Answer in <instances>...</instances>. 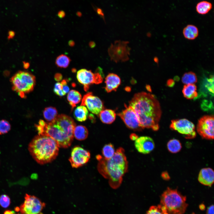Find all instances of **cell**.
<instances>
[{"instance_id": "11", "label": "cell", "mask_w": 214, "mask_h": 214, "mask_svg": "<svg viewBox=\"0 0 214 214\" xmlns=\"http://www.w3.org/2000/svg\"><path fill=\"white\" fill-rule=\"evenodd\" d=\"M90 158L89 151L81 147L76 146L72 149L69 160L73 168H77L87 163Z\"/></svg>"}, {"instance_id": "14", "label": "cell", "mask_w": 214, "mask_h": 214, "mask_svg": "<svg viewBox=\"0 0 214 214\" xmlns=\"http://www.w3.org/2000/svg\"><path fill=\"white\" fill-rule=\"evenodd\" d=\"M81 106H86L90 112L97 115L104 109L102 101L98 97L93 95L91 92H89L84 96Z\"/></svg>"}, {"instance_id": "35", "label": "cell", "mask_w": 214, "mask_h": 214, "mask_svg": "<svg viewBox=\"0 0 214 214\" xmlns=\"http://www.w3.org/2000/svg\"><path fill=\"white\" fill-rule=\"evenodd\" d=\"M62 86L61 83L57 82L55 84L53 91L54 93L55 94L57 91L62 90Z\"/></svg>"}, {"instance_id": "16", "label": "cell", "mask_w": 214, "mask_h": 214, "mask_svg": "<svg viewBox=\"0 0 214 214\" xmlns=\"http://www.w3.org/2000/svg\"><path fill=\"white\" fill-rule=\"evenodd\" d=\"M198 180L202 184L211 187L214 181V172L210 168H205L202 169L199 171Z\"/></svg>"}, {"instance_id": "31", "label": "cell", "mask_w": 214, "mask_h": 214, "mask_svg": "<svg viewBox=\"0 0 214 214\" xmlns=\"http://www.w3.org/2000/svg\"><path fill=\"white\" fill-rule=\"evenodd\" d=\"M146 214H168L165 208L161 205L150 207Z\"/></svg>"}, {"instance_id": "8", "label": "cell", "mask_w": 214, "mask_h": 214, "mask_svg": "<svg viewBox=\"0 0 214 214\" xmlns=\"http://www.w3.org/2000/svg\"><path fill=\"white\" fill-rule=\"evenodd\" d=\"M25 200L20 206L21 214H39L45 206V203L37 197L26 194Z\"/></svg>"}, {"instance_id": "43", "label": "cell", "mask_w": 214, "mask_h": 214, "mask_svg": "<svg viewBox=\"0 0 214 214\" xmlns=\"http://www.w3.org/2000/svg\"><path fill=\"white\" fill-rule=\"evenodd\" d=\"M97 12L98 14L101 16H104L103 13L102 12V10L100 8H98L97 9Z\"/></svg>"}, {"instance_id": "39", "label": "cell", "mask_w": 214, "mask_h": 214, "mask_svg": "<svg viewBox=\"0 0 214 214\" xmlns=\"http://www.w3.org/2000/svg\"><path fill=\"white\" fill-rule=\"evenodd\" d=\"M161 176L162 178L165 180H168L170 178L169 174L166 172H163Z\"/></svg>"}, {"instance_id": "40", "label": "cell", "mask_w": 214, "mask_h": 214, "mask_svg": "<svg viewBox=\"0 0 214 214\" xmlns=\"http://www.w3.org/2000/svg\"><path fill=\"white\" fill-rule=\"evenodd\" d=\"M130 139L132 140H136L138 138V136L135 133H132L130 136Z\"/></svg>"}, {"instance_id": "6", "label": "cell", "mask_w": 214, "mask_h": 214, "mask_svg": "<svg viewBox=\"0 0 214 214\" xmlns=\"http://www.w3.org/2000/svg\"><path fill=\"white\" fill-rule=\"evenodd\" d=\"M10 81L13 90L21 97L24 98L26 95L32 91L36 83L35 76L31 73L20 71L11 78Z\"/></svg>"}, {"instance_id": "30", "label": "cell", "mask_w": 214, "mask_h": 214, "mask_svg": "<svg viewBox=\"0 0 214 214\" xmlns=\"http://www.w3.org/2000/svg\"><path fill=\"white\" fill-rule=\"evenodd\" d=\"M206 89L209 93L213 96L214 94V77L211 75L209 78H204L203 82Z\"/></svg>"}, {"instance_id": "42", "label": "cell", "mask_w": 214, "mask_h": 214, "mask_svg": "<svg viewBox=\"0 0 214 214\" xmlns=\"http://www.w3.org/2000/svg\"><path fill=\"white\" fill-rule=\"evenodd\" d=\"M15 35L14 32L12 31H10L8 33V38L10 39L12 38Z\"/></svg>"}, {"instance_id": "18", "label": "cell", "mask_w": 214, "mask_h": 214, "mask_svg": "<svg viewBox=\"0 0 214 214\" xmlns=\"http://www.w3.org/2000/svg\"><path fill=\"white\" fill-rule=\"evenodd\" d=\"M101 121L104 123L110 124L115 120L116 114L111 109H106L102 111L99 114Z\"/></svg>"}, {"instance_id": "13", "label": "cell", "mask_w": 214, "mask_h": 214, "mask_svg": "<svg viewBox=\"0 0 214 214\" xmlns=\"http://www.w3.org/2000/svg\"><path fill=\"white\" fill-rule=\"evenodd\" d=\"M125 108L117 115L123 120L129 128L139 131L143 129L141 127L137 117L133 109L130 106L125 105Z\"/></svg>"}, {"instance_id": "22", "label": "cell", "mask_w": 214, "mask_h": 214, "mask_svg": "<svg viewBox=\"0 0 214 214\" xmlns=\"http://www.w3.org/2000/svg\"><path fill=\"white\" fill-rule=\"evenodd\" d=\"M88 131L86 128L83 125L75 126L74 130L73 136L77 140H84L88 137Z\"/></svg>"}, {"instance_id": "48", "label": "cell", "mask_w": 214, "mask_h": 214, "mask_svg": "<svg viewBox=\"0 0 214 214\" xmlns=\"http://www.w3.org/2000/svg\"><path fill=\"white\" fill-rule=\"evenodd\" d=\"M199 207L200 209L202 210H203V209H204L205 208V206L203 204L200 205Z\"/></svg>"}, {"instance_id": "25", "label": "cell", "mask_w": 214, "mask_h": 214, "mask_svg": "<svg viewBox=\"0 0 214 214\" xmlns=\"http://www.w3.org/2000/svg\"><path fill=\"white\" fill-rule=\"evenodd\" d=\"M212 4L207 1H202L199 2L196 6V12L199 14L204 15L207 13L212 9Z\"/></svg>"}, {"instance_id": "38", "label": "cell", "mask_w": 214, "mask_h": 214, "mask_svg": "<svg viewBox=\"0 0 214 214\" xmlns=\"http://www.w3.org/2000/svg\"><path fill=\"white\" fill-rule=\"evenodd\" d=\"M175 84V82L173 79H169L167 82V85L169 87H172Z\"/></svg>"}, {"instance_id": "7", "label": "cell", "mask_w": 214, "mask_h": 214, "mask_svg": "<svg viewBox=\"0 0 214 214\" xmlns=\"http://www.w3.org/2000/svg\"><path fill=\"white\" fill-rule=\"evenodd\" d=\"M100 68L97 70L99 71L93 73L91 70L83 69L77 72L76 77L78 81L84 86L85 91L89 89V86L94 84H98L101 83L103 80L102 73Z\"/></svg>"}, {"instance_id": "29", "label": "cell", "mask_w": 214, "mask_h": 214, "mask_svg": "<svg viewBox=\"0 0 214 214\" xmlns=\"http://www.w3.org/2000/svg\"><path fill=\"white\" fill-rule=\"evenodd\" d=\"M70 61V58L67 56L61 54L57 57L55 64L59 67L66 68L69 66Z\"/></svg>"}, {"instance_id": "17", "label": "cell", "mask_w": 214, "mask_h": 214, "mask_svg": "<svg viewBox=\"0 0 214 214\" xmlns=\"http://www.w3.org/2000/svg\"><path fill=\"white\" fill-rule=\"evenodd\" d=\"M106 86L105 89L106 91L109 93L112 91H116L120 85L121 80L119 77L114 73H110L105 78Z\"/></svg>"}, {"instance_id": "45", "label": "cell", "mask_w": 214, "mask_h": 214, "mask_svg": "<svg viewBox=\"0 0 214 214\" xmlns=\"http://www.w3.org/2000/svg\"><path fill=\"white\" fill-rule=\"evenodd\" d=\"M69 45L71 46H73L75 45V43L73 40H70L68 43Z\"/></svg>"}, {"instance_id": "50", "label": "cell", "mask_w": 214, "mask_h": 214, "mask_svg": "<svg viewBox=\"0 0 214 214\" xmlns=\"http://www.w3.org/2000/svg\"><path fill=\"white\" fill-rule=\"evenodd\" d=\"M72 71L74 73L76 71V70L75 69L73 68L72 69Z\"/></svg>"}, {"instance_id": "37", "label": "cell", "mask_w": 214, "mask_h": 214, "mask_svg": "<svg viewBox=\"0 0 214 214\" xmlns=\"http://www.w3.org/2000/svg\"><path fill=\"white\" fill-rule=\"evenodd\" d=\"M62 76L61 73H56L54 75V79L57 81H60L62 79Z\"/></svg>"}, {"instance_id": "24", "label": "cell", "mask_w": 214, "mask_h": 214, "mask_svg": "<svg viewBox=\"0 0 214 214\" xmlns=\"http://www.w3.org/2000/svg\"><path fill=\"white\" fill-rule=\"evenodd\" d=\"M57 109L53 107L45 108L43 111L44 117L48 122L54 121L57 116Z\"/></svg>"}, {"instance_id": "19", "label": "cell", "mask_w": 214, "mask_h": 214, "mask_svg": "<svg viewBox=\"0 0 214 214\" xmlns=\"http://www.w3.org/2000/svg\"><path fill=\"white\" fill-rule=\"evenodd\" d=\"M182 92L184 97L188 99H195L198 96L197 86L195 84L185 85Z\"/></svg>"}, {"instance_id": "44", "label": "cell", "mask_w": 214, "mask_h": 214, "mask_svg": "<svg viewBox=\"0 0 214 214\" xmlns=\"http://www.w3.org/2000/svg\"><path fill=\"white\" fill-rule=\"evenodd\" d=\"M4 214H15V213L13 211L7 210L4 211Z\"/></svg>"}, {"instance_id": "51", "label": "cell", "mask_w": 214, "mask_h": 214, "mask_svg": "<svg viewBox=\"0 0 214 214\" xmlns=\"http://www.w3.org/2000/svg\"><path fill=\"white\" fill-rule=\"evenodd\" d=\"M191 214H195V213H192Z\"/></svg>"}, {"instance_id": "15", "label": "cell", "mask_w": 214, "mask_h": 214, "mask_svg": "<svg viewBox=\"0 0 214 214\" xmlns=\"http://www.w3.org/2000/svg\"><path fill=\"white\" fill-rule=\"evenodd\" d=\"M134 145L139 152L144 154L150 153L154 150L155 147L153 139L147 136L138 137L135 140Z\"/></svg>"}, {"instance_id": "10", "label": "cell", "mask_w": 214, "mask_h": 214, "mask_svg": "<svg viewBox=\"0 0 214 214\" xmlns=\"http://www.w3.org/2000/svg\"><path fill=\"white\" fill-rule=\"evenodd\" d=\"M214 118L212 115H205L198 120L197 131L203 138L213 139L214 133Z\"/></svg>"}, {"instance_id": "49", "label": "cell", "mask_w": 214, "mask_h": 214, "mask_svg": "<svg viewBox=\"0 0 214 214\" xmlns=\"http://www.w3.org/2000/svg\"><path fill=\"white\" fill-rule=\"evenodd\" d=\"M15 211L18 212L19 211H20V207H16L15 208Z\"/></svg>"}, {"instance_id": "20", "label": "cell", "mask_w": 214, "mask_h": 214, "mask_svg": "<svg viewBox=\"0 0 214 214\" xmlns=\"http://www.w3.org/2000/svg\"><path fill=\"white\" fill-rule=\"evenodd\" d=\"M185 37L189 40H193L196 38L199 34V30L195 26L189 24L185 27L183 31Z\"/></svg>"}, {"instance_id": "9", "label": "cell", "mask_w": 214, "mask_h": 214, "mask_svg": "<svg viewBox=\"0 0 214 214\" xmlns=\"http://www.w3.org/2000/svg\"><path fill=\"white\" fill-rule=\"evenodd\" d=\"M170 128L182 134L186 139H192L196 136L195 125L186 119L172 120Z\"/></svg>"}, {"instance_id": "47", "label": "cell", "mask_w": 214, "mask_h": 214, "mask_svg": "<svg viewBox=\"0 0 214 214\" xmlns=\"http://www.w3.org/2000/svg\"><path fill=\"white\" fill-rule=\"evenodd\" d=\"M24 67L25 68H28L29 66V64L28 63L24 62Z\"/></svg>"}, {"instance_id": "2", "label": "cell", "mask_w": 214, "mask_h": 214, "mask_svg": "<svg viewBox=\"0 0 214 214\" xmlns=\"http://www.w3.org/2000/svg\"><path fill=\"white\" fill-rule=\"evenodd\" d=\"M98 161L97 168L99 173L108 180L110 186L115 189L120 185L123 177L128 171V163L124 149H117L114 155L106 159L100 155L96 157Z\"/></svg>"}, {"instance_id": "32", "label": "cell", "mask_w": 214, "mask_h": 214, "mask_svg": "<svg viewBox=\"0 0 214 214\" xmlns=\"http://www.w3.org/2000/svg\"><path fill=\"white\" fill-rule=\"evenodd\" d=\"M10 129L11 126L8 121L5 120L0 121V135L7 133Z\"/></svg>"}, {"instance_id": "33", "label": "cell", "mask_w": 214, "mask_h": 214, "mask_svg": "<svg viewBox=\"0 0 214 214\" xmlns=\"http://www.w3.org/2000/svg\"><path fill=\"white\" fill-rule=\"evenodd\" d=\"M10 199L6 194H3L0 196V205L4 208L8 207L10 204Z\"/></svg>"}, {"instance_id": "52", "label": "cell", "mask_w": 214, "mask_h": 214, "mask_svg": "<svg viewBox=\"0 0 214 214\" xmlns=\"http://www.w3.org/2000/svg\"><path fill=\"white\" fill-rule=\"evenodd\" d=\"M18 214H19V213H18Z\"/></svg>"}, {"instance_id": "46", "label": "cell", "mask_w": 214, "mask_h": 214, "mask_svg": "<svg viewBox=\"0 0 214 214\" xmlns=\"http://www.w3.org/2000/svg\"><path fill=\"white\" fill-rule=\"evenodd\" d=\"M89 45L92 48L95 46V43L93 42H91L89 43Z\"/></svg>"}, {"instance_id": "23", "label": "cell", "mask_w": 214, "mask_h": 214, "mask_svg": "<svg viewBox=\"0 0 214 214\" xmlns=\"http://www.w3.org/2000/svg\"><path fill=\"white\" fill-rule=\"evenodd\" d=\"M88 115V110L84 106H81L77 107L74 112V117L77 121L79 122L85 121L87 119Z\"/></svg>"}, {"instance_id": "1", "label": "cell", "mask_w": 214, "mask_h": 214, "mask_svg": "<svg viewBox=\"0 0 214 214\" xmlns=\"http://www.w3.org/2000/svg\"><path fill=\"white\" fill-rule=\"evenodd\" d=\"M134 111L142 129H159L162 111L160 103L155 96L141 92L135 94L129 102Z\"/></svg>"}, {"instance_id": "36", "label": "cell", "mask_w": 214, "mask_h": 214, "mask_svg": "<svg viewBox=\"0 0 214 214\" xmlns=\"http://www.w3.org/2000/svg\"><path fill=\"white\" fill-rule=\"evenodd\" d=\"M206 214H214L213 205H211L208 207L207 210Z\"/></svg>"}, {"instance_id": "41", "label": "cell", "mask_w": 214, "mask_h": 214, "mask_svg": "<svg viewBox=\"0 0 214 214\" xmlns=\"http://www.w3.org/2000/svg\"><path fill=\"white\" fill-rule=\"evenodd\" d=\"M58 15L59 18H62L65 15V12L62 11H60L58 12Z\"/></svg>"}, {"instance_id": "34", "label": "cell", "mask_w": 214, "mask_h": 214, "mask_svg": "<svg viewBox=\"0 0 214 214\" xmlns=\"http://www.w3.org/2000/svg\"><path fill=\"white\" fill-rule=\"evenodd\" d=\"M62 86V90L63 92L66 94L69 91V88L67 85V80L65 79L63 80L61 82Z\"/></svg>"}, {"instance_id": "21", "label": "cell", "mask_w": 214, "mask_h": 214, "mask_svg": "<svg viewBox=\"0 0 214 214\" xmlns=\"http://www.w3.org/2000/svg\"><path fill=\"white\" fill-rule=\"evenodd\" d=\"M67 98L73 109L76 106L77 104L80 102L81 99V95L78 91L72 90L68 92Z\"/></svg>"}, {"instance_id": "27", "label": "cell", "mask_w": 214, "mask_h": 214, "mask_svg": "<svg viewBox=\"0 0 214 214\" xmlns=\"http://www.w3.org/2000/svg\"><path fill=\"white\" fill-rule=\"evenodd\" d=\"M182 81L185 85L195 84L197 82V77L195 73L189 72L183 74L182 78Z\"/></svg>"}, {"instance_id": "5", "label": "cell", "mask_w": 214, "mask_h": 214, "mask_svg": "<svg viewBox=\"0 0 214 214\" xmlns=\"http://www.w3.org/2000/svg\"><path fill=\"white\" fill-rule=\"evenodd\" d=\"M186 198L177 189L167 188L160 197V205L168 214H184L187 207Z\"/></svg>"}, {"instance_id": "12", "label": "cell", "mask_w": 214, "mask_h": 214, "mask_svg": "<svg viewBox=\"0 0 214 214\" xmlns=\"http://www.w3.org/2000/svg\"><path fill=\"white\" fill-rule=\"evenodd\" d=\"M127 43L125 41H116L111 45L108 49V53L112 60L117 62L128 59L130 50Z\"/></svg>"}, {"instance_id": "3", "label": "cell", "mask_w": 214, "mask_h": 214, "mask_svg": "<svg viewBox=\"0 0 214 214\" xmlns=\"http://www.w3.org/2000/svg\"><path fill=\"white\" fill-rule=\"evenodd\" d=\"M74 126L69 120L58 118L54 122L46 123L43 126L39 124L37 129L38 135L50 136L58 143L59 147H70L73 139Z\"/></svg>"}, {"instance_id": "28", "label": "cell", "mask_w": 214, "mask_h": 214, "mask_svg": "<svg viewBox=\"0 0 214 214\" xmlns=\"http://www.w3.org/2000/svg\"><path fill=\"white\" fill-rule=\"evenodd\" d=\"M115 152L114 146L111 143L105 144L102 150L103 157L106 159H109L112 157Z\"/></svg>"}, {"instance_id": "26", "label": "cell", "mask_w": 214, "mask_h": 214, "mask_svg": "<svg viewBox=\"0 0 214 214\" xmlns=\"http://www.w3.org/2000/svg\"><path fill=\"white\" fill-rule=\"evenodd\" d=\"M167 147L169 151L172 153H176L181 150L182 146L180 141L176 139L170 140L167 144Z\"/></svg>"}, {"instance_id": "4", "label": "cell", "mask_w": 214, "mask_h": 214, "mask_svg": "<svg viewBox=\"0 0 214 214\" xmlns=\"http://www.w3.org/2000/svg\"><path fill=\"white\" fill-rule=\"evenodd\" d=\"M59 147L57 142L50 136L38 135L29 144L28 150L33 159L39 164L43 165L56 158Z\"/></svg>"}]
</instances>
